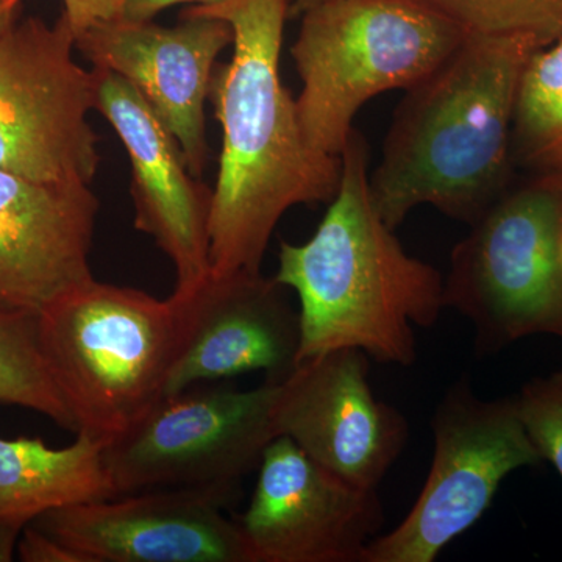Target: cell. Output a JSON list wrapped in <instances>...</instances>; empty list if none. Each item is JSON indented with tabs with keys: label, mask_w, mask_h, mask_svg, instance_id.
Segmentation results:
<instances>
[{
	"label": "cell",
	"mask_w": 562,
	"mask_h": 562,
	"mask_svg": "<svg viewBox=\"0 0 562 562\" xmlns=\"http://www.w3.org/2000/svg\"><path fill=\"white\" fill-rule=\"evenodd\" d=\"M291 0H225L191 5L181 18L231 25V61L217 63L210 101L222 131L211 201L210 262L216 277L260 273L281 217L297 205L330 203L341 158L314 149L297 106L280 79V54Z\"/></svg>",
	"instance_id": "6da1fadb"
},
{
	"label": "cell",
	"mask_w": 562,
	"mask_h": 562,
	"mask_svg": "<svg viewBox=\"0 0 562 562\" xmlns=\"http://www.w3.org/2000/svg\"><path fill=\"white\" fill-rule=\"evenodd\" d=\"M538 49L528 38L468 36L405 90L369 176L391 228L422 205L471 225L512 184L514 111Z\"/></svg>",
	"instance_id": "7a4b0ae2"
},
{
	"label": "cell",
	"mask_w": 562,
	"mask_h": 562,
	"mask_svg": "<svg viewBox=\"0 0 562 562\" xmlns=\"http://www.w3.org/2000/svg\"><path fill=\"white\" fill-rule=\"evenodd\" d=\"M369 176L368 140L353 128L319 227L306 243L280 244L273 279L301 303V360L357 349L409 368L414 328L432 327L446 308L442 273L403 249L373 205Z\"/></svg>",
	"instance_id": "3957f363"
},
{
	"label": "cell",
	"mask_w": 562,
	"mask_h": 562,
	"mask_svg": "<svg viewBox=\"0 0 562 562\" xmlns=\"http://www.w3.org/2000/svg\"><path fill=\"white\" fill-rule=\"evenodd\" d=\"M40 342L77 432L109 443L162 397L180 344L172 299L92 279L38 313Z\"/></svg>",
	"instance_id": "277c9868"
},
{
	"label": "cell",
	"mask_w": 562,
	"mask_h": 562,
	"mask_svg": "<svg viewBox=\"0 0 562 562\" xmlns=\"http://www.w3.org/2000/svg\"><path fill=\"white\" fill-rule=\"evenodd\" d=\"M301 20L291 46L302 80L299 121L314 149L336 158L361 106L408 90L468 38L422 0H325Z\"/></svg>",
	"instance_id": "5b68a950"
},
{
	"label": "cell",
	"mask_w": 562,
	"mask_h": 562,
	"mask_svg": "<svg viewBox=\"0 0 562 562\" xmlns=\"http://www.w3.org/2000/svg\"><path fill=\"white\" fill-rule=\"evenodd\" d=\"M561 225L562 180L532 173L509 184L453 247L446 308L471 322L480 349L532 335L562 339Z\"/></svg>",
	"instance_id": "8992f818"
},
{
	"label": "cell",
	"mask_w": 562,
	"mask_h": 562,
	"mask_svg": "<svg viewBox=\"0 0 562 562\" xmlns=\"http://www.w3.org/2000/svg\"><path fill=\"white\" fill-rule=\"evenodd\" d=\"M279 383L255 390L192 386L162 395L105 443L103 464L116 497L154 490H214L238 498L279 436Z\"/></svg>",
	"instance_id": "52a82bcc"
},
{
	"label": "cell",
	"mask_w": 562,
	"mask_h": 562,
	"mask_svg": "<svg viewBox=\"0 0 562 562\" xmlns=\"http://www.w3.org/2000/svg\"><path fill=\"white\" fill-rule=\"evenodd\" d=\"M432 461L419 497L362 562H432L490 509L509 473L542 461L516 398L484 401L468 380L443 394L431 417Z\"/></svg>",
	"instance_id": "ba28073f"
},
{
	"label": "cell",
	"mask_w": 562,
	"mask_h": 562,
	"mask_svg": "<svg viewBox=\"0 0 562 562\" xmlns=\"http://www.w3.org/2000/svg\"><path fill=\"white\" fill-rule=\"evenodd\" d=\"M68 18L18 20L0 35V171L90 183L101 166L92 131L94 69L74 58Z\"/></svg>",
	"instance_id": "9c48e42d"
},
{
	"label": "cell",
	"mask_w": 562,
	"mask_h": 562,
	"mask_svg": "<svg viewBox=\"0 0 562 562\" xmlns=\"http://www.w3.org/2000/svg\"><path fill=\"white\" fill-rule=\"evenodd\" d=\"M236 524L250 562H362L383 506L376 491L344 482L281 435L266 447Z\"/></svg>",
	"instance_id": "30bf717a"
},
{
	"label": "cell",
	"mask_w": 562,
	"mask_h": 562,
	"mask_svg": "<svg viewBox=\"0 0 562 562\" xmlns=\"http://www.w3.org/2000/svg\"><path fill=\"white\" fill-rule=\"evenodd\" d=\"M276 425L327 471L369 491L379 490L409 436L405 416L373 394L369 357L357 349L299 361L279 383Z\"/></svg>",
	"instance_id": "8fae6325"
},
{
	"label": "cell",
	"mask_w": 562,
	"mask_h": 562,
	"mask_svg": "<svg viewBox=\"0 0 562 562\" xmlns=\"http://www.w3.org/2000/svg\"><path fill=\"white\" fill-rule=\"evenodd\" d=\"M238 498L214 490H154L54 509L33 527L83 562H250Z\"/></svg>",
	"instance_id": "7c38bea8"
},
{
	"label": "cell",
	"mask_w": 562,
	"mask_h": 562,
	"mask_svg": "<svg viewBox=\"0 0 562 562\" xmlns=\"http://www.w3.org/2000/svg\"><path fill=\"white\" fill-rule=\"evenodd\" d=\"M286 288L262 273L209 279L188 292H172L180 313V344L162 395L265 372L280 383L301 361V314Z\"/></svg>",
	"instance_id": "4fadbf2b"
},
{
	"label": "cell",
	"mask_w": 562,
	"mask_h": 562,
	"mask_svg": "<svg viewBox=\"0 0 562 562\" xmlns=\"http://www.w3.org/2000/svg\"><path fill=\"white\" fill-rule=\"evenodd\" d=\"M233 46V31L216 18L103 22L76 40L92 68L131 81L179 144L184 165L201 179L209 160L205 105L217 58Z\"/></svg>",
	"instance_id": "5bb4252c"
},
{
	"label": "cell",
	"mask_w": 562,
	"mask_h": 562,
	"mask_svg": "<svg viewBox=\"0 0 562 562\" xmlns=\"http://www.w3.org/2000/svg\"><path fill=\"white\" fill-rule=\"evenodd\" d=\"M94 69L98 102L117 133L132 166L136 231L146 233L176 269V290L188 292L209 279L213 190L184 165L179 144L131 81Z\"/></svg>",
	"instance_id": "9a60e30c"
},
{
	"label": "cell",
	"mask_w": 562,
	"mask_h": 562,
	"mask_svg": "<svg viewBox=\"0 0 562 562\" xmlns=\"http://www.w3.org/2000/svg\"><path fill=\"white\" fill-rule=\"evenodd\" d=\"M99 210L90 183L0 171V306L38 314L94 279L90 255Z\"/></svg>",
	"instance_id": "2e32d148"
},
{
	"label": "cell",
	"mask_w": 562,
	"mask_h": 562,
	"mask_svg": "<svg viewBox=\"0 0 562 562\" xmlns=\"http://www.w3.org/2000/svg\"><path fill=\"white\" fill-rule=\"evenodd\" d=\"M76 436L63 449L0 436V528L20 535L54 509L116 497L103 464L105 442Z\"/></svg>",
	"instance_id": "e0dca14e"
},
{
	"label": "cell",
	"mask_w": 562,
	"mask_h": 562,
	"mask_svg": "<svg viewBox=\"0 0 562 562\" xmlns=\"http://www.w3.org/2000/svg\"><path fill=\"white\" fill-rule=\"evenodd\" d=\"M513 157L532 173L562 180V38L536 50L524 70Z\"/></svg>",
	"instance_id": "ac0fdd59"
},
{
	"label": "cell",
	"mask_w": 562,
	"mask_h": 562,
	"mask_svg": "<svg viewBox=\"0 0 562 562\" xmlns=\"http://www.w3.org/2000/svg\"><path fill=\"white\" fill-rule=\"evenodd\" d=\"M0 403L32 409L77 431L41 349L36 313L0 306Z\"/></svg>",
	"instance_id": "d6986e66"
},
{
	"label": "cell",
	"mask_w": 562,
	"mask_h": 562,
	"mask_svg": "<svg viewBox=\"0 0 562 562\" xmlns=\"http://www.w3.org/2000/svg\"><path fill=\"white\" fill-rule=\"evenodd\" d=\"M468 36L528 38L541 49L562 38V0H422Z\"/></svg>",
	"instance_id": "ffe728a7"
},
{
	"label": "cell",
	"mask_w": 562,
	"mask_h": 562,
	"mask_svg": "<svg viewBox=\"0 0 562 562\" xmlns=\"http://www.w3.org/2000/svg\"><path fill=\"white\" fill-rule=\"evenodd\" d=\"M516 405L542 460L562 479V371L525 384Z\"/></svg>",
	"instance_id": "44dd1931"
},
{
	"label": "cell",
	"mask_w": 562,
	"mask_h": 562,
	"mask_svg": "<svg viewBox=\"0 0 562 562\" xmlns=\"http://www.w3.org/2000/svg\"><path fill=\"white\" fill-rule=\"evenodd\" d=\"M63 14L68 18L76 40L85 32L103 24L121 20L124 0H61ZM11 10H21L22 0H7Z\"/></svg>",
	"instance_id": "7402d4cb"
},
{
	"label": "cell",
	"mask_w": 562,
	"mask_h": 562,
	"mask_svg": "<svg viewBox=\"0 0 562 562\" xmlns=\"http://www.w3.org/2000/svg\"><path fill=\"white\" fill-rule=\"evenodd\" d=\"M18 554L24 562H83L65 543L58 542L32 524L22 530Z\"/></svg>",
	"instance_id": "603a6c76"
},
{
	"label": "cell",
	"mask_w": 562,
	"mask_h": 562,
	"mask_svg": "<svg viewBox=\"0 0 562 562\" xmlns=\"http://www.w3.org/2000/svg\"><path fill=\"white\" fill-rule=\"evenodd\" d=\"M225 0H124V13L122 18L131 21H154L161 11L181 3L191 5H216Z\"/></svg>",
	"instance_id": "cb8c5ba5"
},
{
	"label": "cell",
	"mask_w": 562,
	"mask_h": 562,
	"mask_svg": "<svg viewBox=\"0 0 562 562\" xmlns=\"http://www.w3.org/2000/svg\"><path fill=\"white\" fill-rule=\"evenodd\" d=\"M20 11L9 9L7 0H0V35L20 20Z\"/></svg>",
	"instance_id": "d4e9b609"
},
{
	"label": "cell",
	"mask_w": 562,
	"mask_h": 562,
	"mask_svg": "<svg viewBox=\"0 0 562 562\" xmlns=\"http://www.w3.org/2000/svg\"><path fill=\"white\" fill-rule=\"evenodd\" d=\"M325 0H291V16H299L305 13L306 10L313 9V7L319 5Z\"/></svg>",
	"instance_id": "484cf974"
},
{
	"label": "cell",
	"mask_w": 562,
	"mask_h": 562,
	"mask_svg": "<svg viewBox=\"0 0 562 562\" xmlns=\"http://www.w3.org/2000/svg\"><path fill=\"white\" fill-rule=\"evenodd\" d=\"M560 255H561V262H562V225H561V233H560Z\"/></svg>",
	"instance_id": "4316f807"
}]
</instances>
